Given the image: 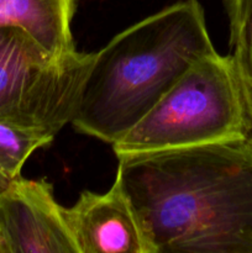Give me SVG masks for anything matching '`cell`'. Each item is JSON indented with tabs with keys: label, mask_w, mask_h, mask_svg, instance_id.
Segmentation results:
<instances>
[{
	"label": "cell",
	"mask_w": 252,
	"mask_h": 253,
	"mask_svg": "<svg viewBox=\"0 0 252 253\" xmlns=\"http://www.w3.org/2000/svg\"><path fill=\"white\" fill-rule=\"evenodd\" d=\"M77 0H0V26H19L54 56L76 52L71 31Z\"/></svg>",
	"instance_id": "obj_7"
},
{
	"label": "cell",
	"mask_w": 252,
	"mask_h": 253,
	"mask_svg": "<svg viewBox=\"0 0 252 253\" xmlns=\"http://www.w3.org/2000/svg\"><path fill=\"white\" fill-rule=\"evenodd\" d=\"M215 51L198 0L141 20L94 53L71 124L113 145L195 62Z\"/></svg>",
	"instance_id": "obj_2"
},
{
	"label": "cell",
	"mask_w": 252,
	"mask_h": 253,
	"mask_svg": "<svg viewBox=\"0 0 252 253\" xmlns=\"http://www.w3.org/2000/svg\"><path fill=\"white\" fill-rule=\"evenodd\" d=\"M11 180H12L11 178L7 177V175L5 174L1 169H0V193H2L5 189H6L7 185L10 184V182H11Z\"/></svg>",
	"instance_id": "obj_11"
},
{
	"label": "cell",
	"mask_w": 252,
	"mask_h": 253,
	"mask_svg": "<svg viewBox=\"0 0 252 253\" xmlns=\"http://www.w3.org/2000/svg\"><path fill=\"white\" fill-rule=\"evenodd\" d=\"M53 138L34 128L0 121V169L11 179L19 177L27 158Z\"/></svg>",
	"instance_id": "obj_8"
},
{
	"label": "cell",
	"mask_w": 252,
	"mask_h": 253,
	"mask_svg": "<svg viewBox=\"0 0 252 253\" xmlns=\"http://www.w3.org/2000/svg\"><path fill=\"white\" fill-rule=\"evenodd\" d=\"M244 83L234 59L216 51L195 62L121 138L118 157L247 138Z\"/></svg>",
	"instance_id": "obj_3"
},
{
	"label": "cell",
	"mask_w": 252,
	"mask_h": 253,
	"mask_svg": "<svg viewBox=\"0 0 252 253\" xmlns=\"http://www.w3.org/2000/svg\"><path fill=\"white\" fill-rule=\"evenodd\" d=\"M64 217L79 253H155L116 177L106 193L82 192Z\"/></svg>",
	"instance_id": "obj_6"
},
{
	"label": "cell",
	"mask_w": 252,
	"mask_h": 253,
	"mask_svg": "<svg viewBox=\"0 0 252 253\" xmlns=\"http://www.w3.org/2000/svg\"><path fill=\"white\" fill-rule=\"evenodd\" d=\"M0 253H7V251H6V246H5L4 240H2L1 234H0Z\"/></svg>",
	"instance_id": "obj_12"
},
{
	"label": "cell",
	"mask_w": 252,
	"mask_h": 253,
	"mask_svg": "<svg viewBox=\"0 0 252 253\" xmlns=\"http://www.w3.org/2000/svg\"><path fill=\"white\" fill-rule=\"evenodd\" d=\"M118 158L153 252L252 253L249 138Z\"/></svg>",
	"instance_id": "obj_1"
},
{
	"label": "cell",
	"mask_w": 252,
	"mask_h": 253,
	"mask_svg": "<svg viewBox=\"0 0 252 253\" xmlns=\"http://www.w3.org/2000/svg\"><path fill=\"white\" fill-rule=\"evenodd\" d=\"M242 83H244V82H242ZM244 90L245 98H246L247 115H249V135H247V138L252 142V86L244 83Z\"/></svg>",
	"instance_id": "obj_10"
},
{
	"label": "cell",
	"mask_w": 252,
	"mask_h": 253,
	"mask_svg": "<svg viewBox=\"0 0 252 253\" xmlns=\"http://www.w3.org/2000/svg\"><path fill=\"white\" fill-rule=\"evenodd\" d=\"M230 25V56L242 82L252 86V0H222Z\"/></svg>",
	"instance_id": "obj_9"
},
{
	"label": "cell",
	"mask_w": 252,
	"mask_h": 253,
	"mask_svg": "<svg viewBox=\"0 0 252 253\" xmlns=\"http://www.w3.org/2000/svg\"><path fill=\"white\" fill-rule=\"evenodd\" d=\"M94 53L54 56L19 26H0V121L54 136L74 115Z\"/></svg>",
	"instance_id": "obj_4"
},
{
	"label": "cell",
	"mask_w": 252,
	"mask_h": 253,
	"mask_svg": "<svg viewBox=\"0 0 252 253\" xmlns=\"http://www.w3.org/2000/svg\"><path fill=\"white\" fill-rule=\"evenodd\" d=\"M0 234L7 253H79L64 207L44 179L19 175L0 193Z\"/></svg>",
	"instance_id": "obj_5"
}]
</instances>
